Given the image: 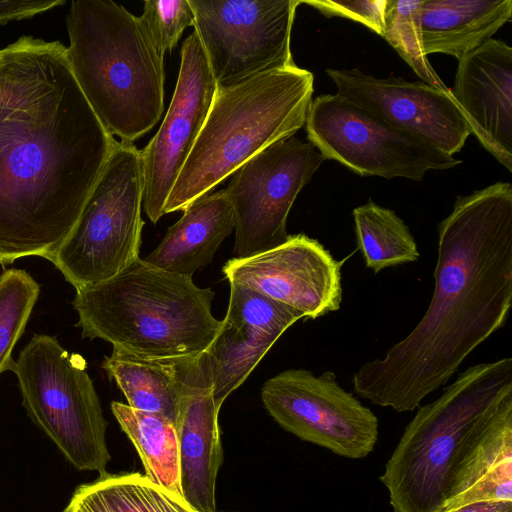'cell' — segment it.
I'll use <instances>...</instances> for the list:
<instances>
[{
	"instance_id": "obj_8",
	"label": "cell",
	"mask_w": 512,
	"mask_h": 512,
	"mask_svg": "<svg viewBox=\"0 0 512 512\" xmlns=\"http://www.w3.org/2000/svg\"><path fill=\"white\" fill-rule=\"evenodd\" d=\"M142 203L140 151L117 141L78 221L49 260L76 291L112 278L139 258Z\"/></svg>"
},
{
	"instance_id": "obj_4",
	"label": "cell",
	"mask_w": 512,
	"mask_h": 512,
	"mask_svg": "<svg viewBox=\"0 0 512 512\" xmlns=\"http://www.w3.org/2000/svg\"><path fill=\"white\" fill-rule=\"evenodd\" d=\"M76 292L72 304L82 337L100 338L141 359L201 354L221 326L211 311V288H200L191 276L141 258L112 278Z\"/></svg>"
},
{
	"instance_id": "obj_28",
	"label": "cell",
	"mask_w": 512,
	"mask_h": 512,
	"mask_svg": "<svg viewBox=\"0 0 512 512\" xmlns=\"http://www.w3.org/2000/svg\"><path fill=\"white\" fill-rule=\"evenodd\" d=\"M304 315L246 286L230 283V298L225 320L252 325L281 336Z\"/></svg>"
},
{
	"instance_id": "obj_9",
	"label": "cell",
	"mask_w": 512,
	"mask_h": 512,
	"mask_svg": "<svg viewBox=\"0 0 512 512\" xmlns=\"http://www.w3.org/2000/svg\"><path fill=\"white\" fill-rule=\"evenodd\" d=\"M305 128L309 142L324 159L335 160L360 176L420 181L428 171L461 163L336 94L312 100Z\"/></svg>"
},
{
	"instance_id": "obj_11",
	"label": "cell",
	"mask_w": 512,
	"mask_h": 512,
	"mask_svg": "<svg viewBox=\"0 0 512 512\" xmlns=\"http://www.w3.org/2000/svg\"><path fill=\"white\" fill-rule=\"evenodd\" d=\"M324 157L295 136L260 151L232 175L225 193L234 216L235 258L284 243L290 209Z\"/></svg>"
},
{
	"instance_id": "obj_2",
	"label": "cell",
	"mask_w": 512,
	"mask_h": 512,
	"mask_svg": "<svg viewBox=\"0 0 512 512\" xmlns=\"http://www.w3.org/2000/svg\"><path fill=\"white\" fill-rule=\"evenodd\" d=\"M434 291L415 328L353 375L355 392L380 407L413 411L505 326L512 305V185L458 196L437 226Z\"/></svg>"
},
{
	"instance_id": "obj_27",
	"label": "cell",
	"mask_w": 512,
	"mask_h": 512,
	"mask_svg": "<svg viewBox=\"0 0 512 512\" xmlns=\"http://www.w3.org/2000/svg\"><path fill=\"white\" fill-rule=\"evenodd\" d=\"M421 4L422 0H387L382 37L421 81L448 90L423 50L420 29Z\"/></svg>"
},
{
	"instance_id": "obj_3",
	"label": "cell",
	"mask_w": 512,
	"mask_h": 512,
	"mask_svg": "<svg viewBox=\"0 0 512 512\" xmlns=\"http://www.w3.org/2000/svg\"><path fill=\"white\" fill-rule=\"evenodd\" d=\"M512 401V358L478 363L419 407L380 480L394 512H442L455 476Z\"/></svg>"
},
{
	"instance_id": "obj_30",
	"label": "cell",
	"mask_w": 512,
	"mask_h": 512,
	"mask_svg": "<svg viewBox=\"0 0 512 512\" xmlns=\"http://www.w3.org/2000/svg\"><path fill=\"white\" fill-rule=\"evenodd\" d=\"M318 10L324 16L350 19L363 24L382 36L385 28L387 0H300Z\"/></svg>"
},
{
	"instance_id": "obj_24",
	"label": "cell",
	"mask_w": 512,
	"mask_h": 512,
	"mask_svg": "<svg viewBox=\"0 0 512 512\" xmlns=\"http://www.w3.org/2000/svg\"><path fill=\"white\" fill-rule=\"evenodd\" d=\"M278 338L252 325L221 321L216 338L203 353L218 407L246 380Z\"/></svg>"
},
{
	"instance_id": "obj_32",
	"label": "cell",
	"mask_w": 512,
	"mask_h": 512,
	"mask_svg": "<svg viewBox=\"0 0 512 512\" xmlns=\"http://www.w3.org/2000/svg\"><path fill=\"white\" fill-rule=\"evenodd\" d=\"M64 512H75V511H72V510H69V509H65Z\"/></svg>"
},
{
	"instance_id": "obj_21",
	"label": "cell",
	"mask_w": 512,
	"mask_h": 512,
	"mask_svg": "<svg viewBox=\"0 0 512 512\" xmlns=\"http://www.w3.org/2000/svg\"><path fill=\"white\" fill-rule=\"evenodd\" d=\"M195 356L146 360L113 347L102 367L126 397L127 405L163 415L176 424L184 382Z\"/></svg>"
},
{
	"instance_id": "obj_6",
	"label": "cell",
	"mask_w": 512,
	"mask_h": 512,
	"mask_svg": "<svg viewBox=\"0 0 512 512\" xmlns=\"http://www.w3.org/2000/svg\"><path fill=\"white\" fill-rule=\"evenodd\" d=\"M313 73L293 66L217 88L206 121L164 205L183 211L254 155L305 125Z\"/></svg>"
},
{
	"instance_id": "obj_14",
	"label": "cell",
	"mask_w": 512,
	"mask_h": 512,
	"mask_svg": "<svg viewBox=\"0 0 512 512\" xmlns=\"http://www.w3.org/2000/svg\"><path fill=\"white\" fill-rule=\"evenodd\" d=\"M318 240L289 235L279 246L231 258L222 272L229 283L251 288L316 319L337 311L342 301L341 266Z\"/></svg>"
},
{
	"instance_id": "obj_5",
	"label": "cell",
	"mask_w": 512,
	"mask_h": 512,
	"mask_svg": "<svg viewBox=\"0 0 512 512\" xmlns=\"http://www.w3.org/2000/svg\"><path fill=\"white\" fill-rule=\"evenodd\" d=\"M67 56L91 108L111 135L139 139L164 109V55L139 17L112 0L72 1Z\"/></svg>"
},
{
	"instance_id": "obj_26",
	"label": "cell",
	"mask_w": 512,
	"mask_h": 512,
	"mask_svg": "<svg viewBox=\"0 0 512 512\" xmlns=\"http://www.w3.org/2000/svg\"><path fill=\"white\" fill-rule=\"evenodd\" d=\"M39 293V284L25 270L10 268L0 274V374L11 369L13 348Z\"/></svg>"
},
{
	"instance_id": "obj_1",
	"label": "cell",
	"mask_w": 512,
	"mask_h": 512,
	"mask_svg": "<svg viewBox=\"0 0 512 512\" xmlns=\"http://www.w3.org/2000/svg\"><path fill=\"white\" fill-rule=\"evenodd\" d=\"M117 140L59 41L0 50V264L50 260L78 221Z\"/></svg>"
},
{
	"instance_id": "obj_18",
	"label": "cell",
	"mask_w": 512,
	"mask_h": 512,
	"mask_svg": "<svg viewBox=\"0 0 512 512\" xmlns=\"http://www.w3.org/2000/svg\"><path fill=\"white\" fill-rule=\"evenodd\" d=\"M170 226L160 244L143 260L163 270L191 276L212 262L222 241L234 230L225 190L193 201Z\"/></svg>"
},
{
	"instance_id": "obj_22",
	"label": "cell",
	"mask_w": 512,
	"mask_h": 512,
	"mask_svg": "<svg viewBox=\"0 0 512 512\" xmlns=\"http://www.w3.org/2000/svg\"><path fill=\"white\" fill-rule=\"evenodd\" d=\"M111 410L137 450L145 476L183 498L175 424L163 415L137 410L117 401L111 403Z\"/></svg>"
},
{
	"instance_id": "obj_17",
	"label": "cell",
	"mask_w": 512,
	"mask_h": 512,
	"mask_svg": "<svg viewBox=\"0 0 512 512\" xmlns=\"http://www.w3.org/2000/svg\"><path fill=\"white\" fill-rule=\"evenodd\" d=\"M203 353L193 358L188 369L175 427L183 498L196 512H216V479L222 463L220 407L214 401Z\"/></svg>"
},
{
	"instance_id": "obj_25",
	"label": "cell",
	"mask_w": 512,
	"mask_h": 512,
	"mask_svg": "<svg viewBox=\"0 0 512 512\" xmlns=\"http://www.w3.org/2000/svg\"><path fill=\"white\" fill-rule=\"evenodd\" d=\"M352 216L358 248L374 273L419 259L413 235L393 210L369 201L354 208Z\"/></svg>"
},
{
	"instance_id": "obj_13",
	"label": "cell",
	"mask_w": 512,
	"mask_h": 512,
	"mask_svg": "<svg viewBox=\"0 0 512 512\" xmlns=\"http://www.w3.org/2000/svg\"><path fill=\"white\" fill-rule=\"evenodd\" d=\"M217 85L198 34L183 42L175 91L164 120L140 151L143 207L152 223L164 205L206 121Z\"/></svg>"
},
{
	"instance_id": "obj_31",
	"label": "cell",
	"mask_w": 512,
	"mask_h": 512,
	"mask_svg": "<svg viewBox=\"0 0 512 512\" xmlns=\"http://www.w3.org/2000/svg\"><path fill=\"white\" fill-rule=\"evenodd\" d=\"M449 512H512V501L481 500L467 503Z\"/></svg>"
},
{
	"instance_id": "obj_15",
	"label": "cell",
	"mask_w": 512,
	"mask_h": 512,
	"mask_svg": "<svg viewBox=\"0 0 512 512\" xmlns=\"http://www.w3.org/2000/svg\"><path fill=\"white\" fill-rule=\"evenodd\" d=\"M339 97L453 156L470 136V128L450 88L390 75L377 78L354 69H327Z\"/></svg>"
},
{
	"instance_id": "obj_29",
	"label": "cell",
	"mask_w": 512,
	"mask_h": 512,
	"mask_svg": "<svg viewBox=\"0 0 512 512\" xmlns=\"http://www.w3.org/2000/svg\"><path fill=\"white\" fill-rule=\"evenodd\" d=\"M139 19L163 55L175 48L187 27L195 24L188 0H146Z\"/></svg>"
},
{
	"instance_id": "obj_12",
	"label": "cell",
	"mask_w": 512,
	"mask_h": 512,
	"mask_svg": "<svg viewBox=\"0 0 512 512\" xmlns=\"http://www.w3.org/2000/svg\"><path fill=\"white\" fill-rule=\"evenodd\" d=\"M261 398L285 430L350 459L368 456L378 440V418L342 388L332 371L315 376L288 369L268 379Z\"/></svg>"
},
{
	"instance_id": "obj_19",
	"label": "cell",
	"mask_w": 512,
	"mask_h": 512,
	"mask_svg": "<svg viewBox=\"0 0 512 512\" xmlns=\"http://www.w3.org/2000/svg\"><path fill=\"white\" fill-rule=\"evenodd\" d=\"M512 19V0H422L424 53L460 60Z\"/></svg>"
},
{
	"instance_id": "obj_16",
	"label": "cell",
	"mask_w": 512,
	"mask_h": 512,
	"mask_svg": "<svg viewBox=\"0 0 512 512\" xmlns=\"http://www.w3.org/2000/svg\"><path fill=\"white\" fill-rule=\"evenodd\" d=\"M450 92L471 134L511 172V46L491 38L463 56Z\"/></svg>"
},
{
	"instance_id": "obj_23",
	"label": "cell",
	"mask_w": 512,
	"mask_h": 512,
	"mask_svg": "<svg viewBox=\"0 0 512 512\" xmlns=\"http://www.w3.org/2000/svg\"><path fill=\"white\" fill-rule=\"evenodd\" d=\"M66 509L75 512H196L187 502L139 473H101L79 486Z\"/></svg>"
},
{
	"instance_id": "obj_20",
	"label": "cell",
	"mask_w": 512,
	"mask_h": 512,
	"mask_svg": "<svg viewBox=\"0 0 512 512\" xmlns=\"http://www.w3.org/2000/svg\"><path fill=\"white\" fill-rule=\"evenodd\" d=\"M481 500L512 501V401L458 471L442 512Z\"/></svg>"
},
{
	"instance_id": "obj_7",
	"label": "cell",
	"mask_w": 512,
	"mask_h": 512,
	"mask_svg": "<svg viewBox=\"0 0 512 512\" xmlns=\"http://www.w3.org/2000/svg\"><path fill=\"white\" fill-rule=\"evenodd\" d=\"M86 368L85 359L55 337L35 334L10 371L28 416L67 460L78 470L103 473L111 458L107 422Z\"/></svg>"
},
{
	"instance_id": "obj_10",
	"label": "cell",
	"mask_w": 512,
	"mask_h": 512,
	"mask_svg": "<svg viewBox=\"0 0 512 512\" xmlns=\"http://www.w3.org/2000/svg\"><path fill=\"white\" fill-rule=\"evenodd\" d=\"M217 88L295 65L291 31L300 0H188Z\"/></svg>"
}]
</instances>
